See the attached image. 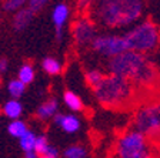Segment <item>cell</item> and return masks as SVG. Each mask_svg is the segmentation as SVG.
Segmentation results:
<instances>
[{"mask_svg": "<svg viewBox=\"0 0 160 158\" xmlns=\"http://www.w3.org/2000/svg\"><path fill=\"white\" fill-rule=\"evenodd\" d=\"M157 144H159V148H160V141H159V142H157Z\"/></svg>", "mask_w": 160, "mask_h": 158, "instance_id": "f1b7e54d", "label": "cell"}, {"mask_svg": "<svg viewBox=\"0 0 160 158\" xmlns=\"http://www.w3.org/2000/svg\"><path fill=\"white\" fill-rule=\"evenodd\" d=\"M96 100L107 108H122L134 97V86L129 80L116 74H107L93 89Z\"/></svg>", "mask_w": 160, "mask_h": 158, "instance_id": "3957f363", "label": "cell"}, {"mask_svg": "<svg viewBox=\"0 0 160 158\" xmlns=\"http://www.w3.org/2000/svg\"><path fill=\"white\" fill-rule=\"evenodd\" d=\"M24 157L26 158H37V154L34 151H30V152H24Z\"/></svg>", "mask_w": 160, "mask_h": 158, "instance_id": "83f0119b", "label": "cell"}, {"mask_svg": "<svg viewBox=\"0 0 160 158\" xmlns=\"http://www.w3.org/2000/svg\"><path fill=\"white\" fill-rule=\"evenodd\" d=\"M133 127L157 144L160 141V101L140 105L134 113Z\"/></svg>", "mask_w": 160, "mask_h": 158, "instance_id": "8992f818", "label": "cell"}, {"mask_svg": "<svg viewBox=\"0 0 160 158\" xmlns=\"http://www.w3.org/2000/svg\"><path fill=\"white\" fill-rule=\"evenodd\" d=\"M47 3H49V0H27V7L36 14L37 12H40Z\"/></svg>", "mask_w": 160, "mask_h": 158, "instance_id": "cb8c5ba5", "label": "cell"}, {"mask_svg": "<svg viewBox=\"0 0 160 158\" xmlns=\"http://www.w3.org/2000/svg\"><path fill=\"white\" fill-rule=\"evenodd\" d=\"M107 69L112 74L129 80L134 87L140 89H152L159 81V73L154 64L144 53L136 50L129 49L110 57Z\"/></svg>", "mask_w": 160, "mask_h": 158, "instance_id": "6da1fadb", "label": "cell"}, {"mask_svg": "<svg viewBox=\"0 0 160 158\" xmlns=\"http://www.w3.org/2000/svg\"><path fill=\"white\" fill-rule=\"evenodd\" d=\"M53 122L62 131L67 132V134L77 132L80 130V125H82L79 117H76L74 114H59V113L53 117Z\"/></svg>", "mask_w": 160, "mask_h": 158, "instance_id": "30bf717a", "label": "cell"}, {"mask_svg": "<svg viewBox=\"0 0 160 158\" xmlns=\"http://www.w3.org/2000/svg\"><path fill=\"white\" fill-rule=\"evenodd\" d=\"M59 113V101L56 98H49L40 105L36 111L37 118L40 120H50Z\"/></svg>", "mask_w": 160, "mask_h": 158, "instance_id": "7c38bea8", "label": "cell"}, {"mask_svg": "<svg viewBox=\"0 0 160 158\" xmlns=\"http://www.w3.org/2000/svg\"><path fill=\"white\" fill-rule=\"evenodd\" d=\"M2 113L10 120L20 118V115L23 113V105L19 101V98H12L4 103V105L2 107Z\"/></svg>", "mask_w": 160, "mask_h": 158, "instance_id": "4fadbf2b", "label": "cell"}, {"mask_svg": "<svg viewBox=\"0 0 160 158\" xmlns=\"http://www.w3.org/2000/svg\"><path fill=\"white\" fill-rule=\"evenodd\" d=\"M36 137L37 135L34 134L33 131L27 130L22 137L19 138V144H20V148L23 152H30V151H34V145H36ZM36 152V151H34Z\"/></svg>", "mask_w": 160, "mask_h": 158, "instance_id": "9a60e30c", "label": "cell"}, {"mask_svg": "<svg viewBox=\"0 0 160 158\" xmlns=\"http://www.w3.org/2000/svg\"><path fill=\"white\" fill-rule=\"evenodd\" d=\"M103 77H104V74L100 71V70H89V71L86 73V83L89 84V87L94 89V87L103 80Z\"/></svg>", "mask_w": 160, "mask_h": 158, "instance_id": "44dd1931", "label": "cell"}, {"mask_svg": "<svg viewBox=\"0 0 160 158\" xmlns=\"http://www.w3.org/2000/svg\"><path fill=\"white\" fill-rule=\"evenodd\" d=\"M156 147L139 130H127L117 138L114 155L119 158H149L153 157Z\"/></svg>", "mask_w": 160, "mask_h": 158, "instance_id": "277c9868", "label": "cell"}, {"mask_svg": "<svg viewBox=\"0 0 160 158\" xmlns=\"http://www.w3.org/2000/svg\"><path fill=\"white\" fill-rule=\"evenodd\" d=\"M34 17V13L29 7H22V9L16 10L14 12V17H13V29L16 31H23V30L27 29L32 20Z\"/></svg>", "mask_w": 160, "mask_h": 158, "instance_id": "8fae6325", "label": "cell"}, {"mask_svg": "<svg viewBox=\"0 0 160 158\" xmlns=\"http://www.w3.org/2000/svg\"><path fill=\"white\" fill-rule=\"evenodd\" d=\"M7 91H9V94L13 97V98H19V97H22L24 94V91H26V84H24L23 81H20L19 79L12 80V81L7 84Z\"/></svg>", "mask_w": 160, "mask_h": 158, "instance_id": "d6986e66", "label": "cell"}, {"mask_svg": "<svg viewBox=\"0 0 160 158\" xmlns=\"http://www.w3.org/2000/svg\"><path fill=\"white\" fill-rule=\"evenodd\" d=\"M63 101H64L66 107L70 110V111L77 113V111H82V110H83V101H82L80 97L73 91H66L64 93Z\"/></svg>", "mask_w": 160, "mask_h": 158, "instance_id": "5bb4252c", "label": "cell"}, {"mask_svg": "<svg viewBox=\"0 0 160 158\" xmlns=\"http://www.w3.org/2000/svg\"><path fill=\"white\" fill-rule=\"evenodd\" d=\"M89 155V151L83 145H70L63 151V157L66 158H86Z\"/></svg>", "mask_w": 160, "mask_h": 158, "instance_id": "ffe728a7", "label": "cell"}, {"mask_svg": "<svg viewBox=\"0 0 160 158\" xmlns=\"http://www.w3.org/2000/svg\"><path fill=\"white\" fill-rule=\"evenodd\" d=\"M43 71H46L49 76H57L62 73V63L54 57H46L42 63Z\"/></svg>", "mask_w": 160, "mask_h": 158, "instance_id": "2e32d148", "label": "cell"}, {"mask_svg": "<svg viewBox=\"0 0 160 158\" xmlns=\"http://www.w3.org/2000/svg\"><path fill=\"white\" fill-rule=\"evenodd\" d=\"M72 33H73L74 43L77 46L90 44L92 40L96 37V23L93 22L92 17H87V16L80 17V19H77L73 23Z\"/></svg>", "mask_w": 160, "mask_h": 158, "instance_id": "ba28073f", "label": "cell"}, {"mask_svg": "<svg viewBox=\"0 0 160 158\" xmlns=\"http://www.w3.org/2000/svg\"><path fill=\"white\" fill-rule=\"evenodd\" d=\"M90 46L93 51L104 57H109V59L120 54L124 50H129L124 36H117V34H100V36L96 34Z\"/></svg>", "mask_w": 160, "mask_h": 158, "instance_id": "52a82bcc", "label": "cell"}, {"mask_svg": "<svg viewBox=\"0 0 160 158\" xmlns=\"http://www.w3.org/2000/svg\"><path fill=\"white\" fill-rule=\"evenodd\" d=\"M49 147V140L46 135H37L36 137V145H34V151H36L37 157H42L46 148Z\"/></svg>", "mask_w": 160, "mask_h": 158, "instance_id": "603a6c76", "label": "cell"}, {"mask_svg": "<svg viewBox=\"0 0 160 158\" xmlns=\"http://www.w3.org/2000/svg\"><path fill=\"white\" fill-rule=\"evenodd\" d=\"M26 3H27V0H3V9L6 12L14 13L16 10L22 9Z\"/></svg>", "mask_w": 160, "mask_h": 158, "instance_id": "7402d4cb", "label": "cell"}, {"mask_svg": "<svg viewBox=\"0 0 160 158\" xmlns=\"http://www.w3.org/2000/svg\"><path fill=\"white\" fill-rule=\"evenodd\" d=\"M69 17H70V7L66 3H59L54 6L53 12H52V20H53L54 29H56V39L59 41L63 39V30Z\"/></svg>", "mask_w": 160, "mask_h": 158, "instance_id": "9c48e42d", "label": "cell"}, {"mask_svg": "<svg viewBox=\"0 0 160 158\" xmlns=\"http://www.w3.org/2000/svg\"><path fill=\"white\" fill-rule=\"evenodd\" d=\"M127 47L140 53H150L160 46V29L152 20H143L123 34Z\"/></svg>", "mask_w": 160, "mask_h": 158, "instance_id": "5b68a950", "label": "cell"}, {"mask_svg": "<svg viewBox=\"0 0 160 158\" xmlns=\"http://www.w3.org/2000/svg\"><path fill=\"white\" fill-rule=\"evenodd\" d=\"M17 79L20 80V81H23L24 84H30V83H33L34 80V67L32 66V64H29V63H24L23 66L19 69V71H17Z\"/></svg>", "mask_w": 160, "mask_h": 158, "instance_id": "ac0fdd59", "label": "cell"}, {"mask_svg": "<svg viewBox=\"0 0 160 158\" xmlns=\"http://www.w3.org/2000/svg\"><path fill=\"white\" fill-rule=\"evenodd\" d=\"M89 12L94 23L107 29H123L142 19L144 0H96Z\"/></svg>", "mask_w": 160, "mask_h": 158, "instance_id": "7a4b0ae2", "label": "cell"}, {"mask_svg": "<svg viewBox=\"0 0 160 158\" xmlns=\"http://www.w3.org/2000/svg\"><path fill=\"white\" fill-rule=\"evenodd\" d=\"M96 0H77V7L80 12H89L90 6L94 3Z\"/></svg>", "mask_w": 160, "mask_h": 158, "instance_id": "484cf974", "label": "cell"}, {"mask_svg": "<svg viewBox=\"0 0 160 158\" xmlns=\"http://www.w3.org/2000/svg\"><path fill=\"white\" fill-rule=\"evenodd\" d=\"M9 69V61L7 59H0V73H6Z\"/></svg>", "mask_w": 160, "mask_h": 158, "instance_id": "4316f807", "label": "cell"}, {"mask_svg": "<svg viewBox=\"0 0 160 158\" xmlns=\"http://www.w3.org/2000/svg\"><path fill=\"white\" fill-rule=\"evenodd\" d=\"M59 155H60L59 154V150H57L56 147H53V145L49 144V147L46 148V151L43 152V155H42V157H43V158H57Z\"/></svg>", "mask_w": 160, "mask_h": 158, "instance_id": "d4e9b609", "label": "cell"}, {"mask_svg": "<svg viewBox=\"0 0 160 158\" xmlns=\"http://www.w3.org/2000/svg\"><path fill=\"white\" fill-rule=\"evenodd\" d=\"M27 130H29L27 128V124L24 121H22L20 118L12 120V122L7 125V131H9V134L12 135V137H14V138H20Z\"/></svg>", "mask_w": 160, "mask_h": 158, "instance_id": "e0dca14e", "label": "cell"}]
</instances>
